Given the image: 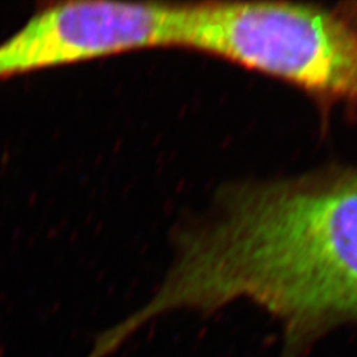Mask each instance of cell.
<instances>
[{
	"label": "cell",
	"instance_id": "1",
	"mask_svg": "<svg viewBox=\"0 0 357 357\" xmlns=\"http://www.w3.org/2000/svg\"><path fill=\"white\" fill-rule=\"evenodd\" d=\"M241 301L278 321L281 357H303L330 332L357 326V167L218 192L212 213L180 234L158 293L122 328Z\"/></svg>",
	"mask_w": 357,
	"mask_h": 357
},
{
	"label": "cell",
	"instance_id": "2",
	"mask_svg": "<svg viewBox=\"0 0 357 357\" xmlns=\"http://www.w3.org/2000/svg\"><path fill=\"white\" fill-rule=\"evenodd\" d=\"M178 48L357 105V10L287 1L183 3Z\"/></svg>",
	"mask_w": 357,
	"mask_h": 357
},
{
	"label": "cell",
	"instance_id": "3",
	"mask_svg": "<svg viewBox=\"0 0 357 357\" xmlns=\"http://www.w3.org/2000/svg\"><path fill=\"white\" fill-rule=\"evenodd\" d=\"M180 3L65 1L0 43V79L147 48H178Z\"/></svg>",
	"mask_w": 357,
	"mask_h": 357
}]
</instances>
